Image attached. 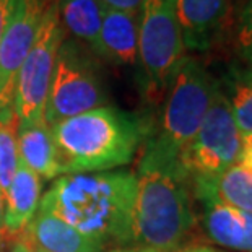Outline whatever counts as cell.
Listing matches in <instances>:
<instances>
[{
    "mask_svg": "<svg viewBox=\"0 0 252 252\" xmlns=\"http://www.w3.org/2000/svg\"><path fill=\"white\" fill-rule=\"evenodd\" d=\"M63 39L65 31L59 18L57 0H49L39 31L18 75L15 93V117L18 121V127L46 122L47 96L54 77L59 47Z\"/></svg>",
    "mask_w": 252,
    "mask_h": 252,
    "instance_id": "7",
    "label": "cell"
},
{
    "mask_svg": "<svg viewBox=\"0 0 252 252\" xmlns=\"http://www.w3.org/2000/svg\"><path fill=\"white\" fill-rule=\"evenodd\" d=\"M42 182L28 166L18 161L17 173L5 194V210L2 220V233L5 236H18L34 218L39 207Z\"/></svg>",
    "mask_w": 252,
    "mask_h": 252,
    "instance_id": "13",
    "label": "cell"
},
{
    "mask_svg": "<svg viewBox=\"0 0 252 252\" xmlns=\"http://www.w3.org/2000/svg\"><path fill=\"white\" fill-rule=\"evenodd\" d=\"M18 121L0 126V190L5 197L18 168Z\"/></svg>",
    "mask_w": 252,
    "mask_h": 252,
    "instance_id": "19",
    "label": "cell"
},
{
    "mask_svg": "<svg viewBox=\"0 0 252 252\" xmlns=\"http://www.w3.org/2000/svg\"><path fill=\"white\" fill-rule=\"evenodd\" d=\"M28 249V248H26ZM28 252H39V251H30ZM106 252H169V251H163V249H157V248H148V246H124V248H114V249H108ZM178 252V251H176Z\"/></svg>",
    "mask_w": 252,
    "mask_h": 252,
    "instance_id": "24",
    "label": "cell"
},
{
    "mask_svg": "<svg viewBox=\"0 0 252 252\" xmlns=\"http://www.w3.org/2000/svg\"><path fill=\"white\" fill-rule=\"evenodd\" d=\"M137 178L130 171L63 174L39 200L82 234L106 249L133 244Z\"/></svg>",
    "mask_w": 252,
    "mask_h": 252,
    "instance_id": "1",
    "label": "cell"
},
{
    "mask_svg": "<svg viewBox=\"0 0 252 252\" xmlns=\"http://www.w3.org/2000/svg\"><path fill=\"white\" fill-rule=\"evenodd\" d=\"M51 130L63 176L103 173L128 164L152 127L142 116L104 106L68 117Z\"/></svg>",
    "mask_w": 252,
    "mask_h": 252,
    "instance_id": "3",
    "label": "cell"
},
{
    "mask_svg": "<svg viewBox=\"0 0 252 252\" xmlns=\"http://www.w3.org/2000/svg\"><path fill=\"white\" fill-rule=\"evenodd\" d=\"M202 203V224L212 243L224 249L252 252V213L213 200Z\"/></svg>",
    "mask_w": 252,
    "mask_h": 252,
    "instance_id": "12",
    "label": "cell"
},
{
    "mask_svg": "<svg viewBox=\"0 0 252 252\" xmlns=\"http://www.w3.org/2000/svg\"><path fill=\"white\" fill-rule=\"evenodd\" d=\"M109 106L101 57L87 44L65 37L59 47L54 77L44 112L52 127L68 117Z\"/></svg>",
    "mask_w": 252,
    "mask_h": 252,
    "instance_id": "5",
    "label": "cell"
},
{
    "mask_svg": "<svg viewBox=\"0 0 252 252\" xmlns=\"http://www.w3.org/2000/svg\"><path fill=\"white\" fill-rule=\"evenodd\" d=\"M21 243L30 251L39 252L108 251L103 243L77 231L54 212L42 205L37 207L34 218L21 233Z\"/></svg>",
    "mask_w": 252,
    "mask_h": 252,
    "instance_id": "10",
    "label": "cell"
},
{
    "mask_svg": "<svg viewBox=\"0 0 252 252\" xmlns=\"http://www.w3.org/2000/svg\"><path fill=\"white\" fill-rule=\"evenodd\" d=\"M18 0H0V42L7 31L10 21L13 18L15 8H17Z\"/></svg>",
    "mask_w": 252,
    "mask_h": 252,
    "instance_id": "21",
    "label": "cell"
},
{
    "mask_svg": "<svg viewBox=\"0 0 252 252\" xmlns=\"http://www.w3.org/2000/svg\"><path fill=\"white\" fill-rule=\"evenodd\" d=\"M101 5L108 10H119V12L138 13L143 0H99Z\"/></svg>",
    "mask_w": 252,
    "mask_h": 252,
    "instance_id": "22",
    "label": "cell"
},
{
    "mask_svg": "<svg viewBox=\"0 0 252 252\" xmlns=\"http://www.w3.org/2000/svg\"><path fill=\"white\" fill-rule=\"evenodd\" d=\"M17 145L20 161L39 178L54 179L62 176L54 137L46 122L18 127Z\"/></svg>",
    "mask_w": 252,
    "mask_h": 252,
    "instance_id": "16",
    "label": "cell"
},
{
    "mask_svg": "<svg viewBox=\"0 0 252 252\" xmlns=\"http://www.w3.org/2000/svg\"><path fill=\"white\" fill-rule=\"evenodd\" d=\"M98 56L116 65H137L138 13L104 10Z\"/></svg>",
    "mask_w": 252,
    "mask_h": 252,
    "instance_id": "14",
    "label": "cell"
},
{
    "mask_svg": "<svg viewBox=\"0 0 252 252\" xmlns=\"http://www.w3.org/2000/svg\"><path fill=\"white\" fill-rule=\"evenodd\" d=\"M10 252H28V249H26V246L21 243V241H18V243L13 246V249Z\"/></svg>",
    "mask_w": 252,
    "mask_h": 252,
    "instance_id": "27",
    "label": "cell"
},
{
    "mask_svg": "<svg viewBox=\"0 0 252 252\" xmlns=\"http://www.w3.org/2000/svg\"><path fill=\"white\" fill-rule=\"evenodd\" d=\"M234 52L238 62L252 65V0H248L241 10L234 31Z\"/></svg>",
    "mask_w": 252,
    "mask_h": 252,
    "instance_id": "20",
    "label": "cell"
},
{
    "mask_svg": "<svg viewBox=\"0 0 252 252\" xmlns=\"http://www.w3.org/2000/svg\"><path fill=\"white\" fill-rule=\"evenodd\" d=\"M178 252H224V251H220L217 248H210V246H192V248L181 249Z\"/></svg>",
    "mask_w": 252,
    "mask_h": 252,
    "instance_id": "25",
    "label": "cell"
},
{
    "mask_svg": "<svg viewBox=\"0 0 252 252\" xmlns=\"http://www.w3.org/2000/svg\"><path fill=\"white\" fill-rule=\"evenodd\" d=\"M234 122L243 135H252V65L236 61L220 82Z\"/></svg>",
    "mask_w": 252,
    "mask_h": 252,
    "instance_id": "18",
    "label": "cell"
},
{
    "mask_svg": "<svg viewBox=\"0 0 252 252\" xmlns=\"http://www.w3.org/2000/svg\"><path fill=\"white\" fill-rule=\"evenodd\" d=\"M47 3L49 0H18L0 42V126L17 121L15 93L18 75L39 31Z\"/></svg>",
    "mask_w": 252,
    "mask_h": 252,
    "instance_id": "9",
    "label": "cell"
},
{
    "mask_svg": "<svg viewBox=\"0 0 252 252\" xmlns=\"http://www.w3.org/2000/svg\"><path fill=\"white\" fill-rule=\"evenodd\" d=\"M197 200H213L252 213V171L236 163L221 174L190 181Z\"/></svg>",
    "mask_w": 252,
    "mask_h": 252,
    "instance_id": "15",
    "label": "cell"
},
{
    "mask_svg": "<svg viewBox=\"0 0 252 252\" xmlns=\"http://www.w3.org/2000/svg\"><path fill=\"white\" fill-rule=\"evenodd\" d=\"M57 8L63 31L98 54L106 10L99 0H57Z\"/></svg>",
    "mask_w": 252,
    "mask_h": 252,
    "instance_id": "17",
    "label": "cell"
},
{
    "mask_svg": "<svg viewBox=\"0 0 252 252\" xmlns=\"http://www.w3.org/2000/svg\"><path fill=\"white\" fill-rule=\"evenodd\" d=\"M135 178L133 244L179 251L181 241L195 223L190 182L179 158L147 138Z\"/></svg>",
    "mask_w": 252,
    "mask_h": 252,
    "instance_id": "2",
    "label": "cell"
},
{
    "mask_svg": "<svg viewBox=\"0 0 252 252\" xmlns=\"http://www.w3.org/2000/svg\"><path fill=\"white\" fill-rule=\"evenodd\" d=\"M231 0H174L186 51H207L215 44L228 18Z\"/></svg>",
    "mask_w": 252,
    "mask_h": 252,
    "instance_id": "11",
    "label": "cell"
},
{
    "mask_svg": "<svg viewBox=\"0 0 252 252\" xmlns=\"http://www.w3.org/2000/svg\"><path fill=\"white\" fill-rule=\"evenodd\" d=\"M243 133L234 122L221 87L215 91L205 119L190 143L179 153V164L187 179H208L239 163Z\"/></svg>",
    "mask_w": 252,
    "mask_h": 252,
    "instance_id": "8",
    "label": "cell"
},
{
    "mask_svg": "<svg viewBox=\"0 0 252 252\" xmlns=\"http://www.w3.org/2000/svg\"><path fill=\"white\" fill-rule=\"evenodd\" d=\"M217 88L218 82L207 68L197 59L186 56L169 80L159 127L150 133V140L179 158L200 128Z\"/></svg>",
    "mask_w": 252,
    "mask_h": 252,
    "instance_id": "4",
    "label": "cell"
},
{
    "mask_svg": "<svg viewBox=\"0 0 252 252\" xmlns=\"http://www.w3.org/2000/svg\"><path fill=\"white\" fill-rule=\"evenodd\" d=\"M239 163L252 171V135H243V153Z\"/></svg>",
    "mask_w": 252,
    "mask_h": 252,
    "instance_id": "23",
    "label": "cell"
},
{
    "mask_svg": "<svg viewBox=\"0 0 252 252\" xmlns=\"http://www.w3.org/2000/svg\"><path fill=\"white\" fill-rule=\"evenodd\" d=\"M3 210H5V197L0 190V233H2V220H3Z\"/></svg>",
    "mask_w": 252,
    "mask_h": 252,
    "instance_id": "26",
    "label": "cell"
},
{
    "mask_svg": "<svg viewBox=\"0 0 252 252\" xmlns=\"http://www.w3.org/2000/svg\"><path fill=\"white\" fill-rule=\"evenodd\" d=\"M186 57L174 0H143L138 10V67L150 98L166 93L171 77Z\"/></svg>",
    "mask_w": 252,
    "mask_h": 252,
    "instance_id": "6",
    "label": "cell"
}]
</instances>
